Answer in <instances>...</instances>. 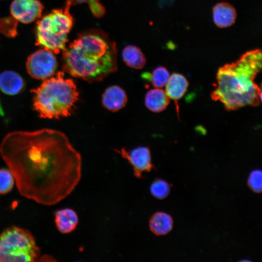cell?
<instances>
[{"instance_id":"8","label":"cell","mask_w":262,"mask_h":262,"mask_svg":"<svg viewBox=\"0 0 262 262\" xmlns=\"http://www.w3.org/2000/svg\"><path fill=\"white\" fill-rule=\"evenodd\" d=\"M114 150L128 161L132 167L134 176L137 179L144 178L143 173L150 172L154 168L150 150L147 147L139 146L129 151L124 148Z\"/></svg>"},{"instance_id":"18","label":"cell","mask_w":262,"mask_h":262,"mask_svg":"<svg viewBox=\"0 0 262 262\" xmlns=\"http://www.w3.org/2000/svg\"><path fill=\"white\" fill-rule=\"evenodd\" d=\"M170 76L167 69L162 66L156 67L151 74L146 73L142 75L144 79L149 80L152 86L157 88L165 86Z\"/></svg>"},{"instance_id":"22","label":"cell","mask_w":262,"mask_h":262,"mask_svg":"<svg viewBox=\"0 0 262 262\" xmlns=\"http://www.w3.org/2000/svg\"><path fill=\"white\" fill-rule=\"evenodd\" d=\"M247 184L254 192L259 193L262 189V172L261 170H253L249 174L247 180Z\"/></svg>"},{"instance_id":"3","label":"cell","mask_w":262,"mask_h":262,"mask_svg":"<svg viewBox=\"0 0 262 262\" xmlns=\"http://www.w3.org/2000/svg\"><path fill=\"white\" fill-rule=\"evenodd\" d=\"M261 68L262 52L258 49L247 51L235 62L220 67L212 99L220 101L227 111L260 105L262 91L254 80Z\"/></svg>"},{"instance_id":"14","label":"cell","mask_w":262,"mask_h":262,"mask_svg":"<svg viewBox=\"0 0 262 262\" xmlns=\"http://www.w3.org/2000/svg\"><path fill=\"white\" fill-rule=\"evenodd\" d=\"M213 19L215 24L221 28L231 26L235 21V9L227 2H222L216 4L213 10Z\"/></svg>"},{"instance_id":"6","label":"cell","mask_w":262,"mask_h":262,"mask_svg":"<svg viewBox=\"0 0 262 262\" xmlns=\"http://www.w3.org/2000/svg\"><path fill=\"white\" fill-rule=\"evenodd\" d=\"M40 255V249L30 231L12 226L0 234V262H33Z\"/></svg>"},{"instance_id":"16","label":"cell","mask_w":262,"mask_h":262,"mask_svg":"<svg viewBox=\"0 0 262 262\" xmlns=\"http://www.w3.org/2000/svg\"><path fill=\"white\" fill-rule=\"evenodd\" d=\"M165 92L159 88L152 89L146 95L145 103L150 111L159 113L166 109L170 103Z\"/></svg>"},{"instance_id":"19","label":"cell","mask_w":262,"mask_h":262,"mask_svg":"<svg viewBox=\"0 0 262 262\" xmlns=\"http://www.w3.org/2000/svg\"><path fill=\"white\" fill-rule=\"evenodd\" d=\"M149 190L153 196L159 199H163L169 194L170 187L166 180L156 179L151 183Z\"/></svg>"},{"instance_id":"7","label":"cell","mask_w":262,"mask_h":262,"mask_svg":"<svg viewBox=\"0 0 262 262\" xmlns=\"http://www.w3.org/2000/svg\"><path fill=\"white\" fill-rule=\"evenodd\" d=\"M58 66L54 53L45 49H40L28 58L26 66L28 73L37 80H46L54 74Z\"/></svg>"},{"instance_id":"11","label":"cell","mask_w":262,"mask_h":262,"mask_svg":"<svg viewBox=\"0 0 262 262\" xmlns=\"http://www.w3.org/2000/svg\"><path fill=\"white\" fill-rule=\"evenodd\" d=\"M79 221L77 213L69 208L58 210L54 213L56 227L63 234H68L75 230L79 224Z\"/></svg>"},{"instance_id":"5","label":"cell","mask_w":262,"mask_h":262,"mask_svg":"<svg viewBox=\"0 0 262 262\" xmlns=\"http://www.w3.org/2000/svg\"><path fill=\"white\" fill-rule=\"evenodd\" d=\"M67 0L64 9H55L37 21L36 43L54 53H59L66 47L67 34L73 19L70 14L71 6Z\"/></svg>"},{"instance_id":"4","label":"cell","mask_w":262,"mask_h":262,"mask_svg":"<svg viewBox=\"0 0 262 262\" xmlns=\"http://www.w3.org/2000/svg\"><path fill=\"white\" fill-rule=\"evenodd\" d=\"M32 92L34 109L43 118L68 116L79 98V92L74 81L66 78L64 72L60 71L44 80Z\"/></svg>"},{"instance_id":"10","label":"cell","mask_w":262,"mask_h":262,"mask_svg":"<svg viewBox=\"0 0 262 262\" xmlns=\"http://www.w3.org/2000/svg\"><path fill=\"white\" fill-rule=\"evenodd\" d=\"M127 96L124 90L118 85L107 88L102 96L103 106L108 110L116 112L123 108L127 102Z\"/></svg>"},{"instance_id":"20","label":"cell","mask_w":262,"mask_h":262,"mask_svg":"<svg viewBox=\"0 0 262 262\" xmlns=\"http://www.w3.org/2000/svg\"><path fill=\"white\" fill-rule=\"evenodd\" d=\"M15 180L11 172L8 169H0V195H4L13 188Z\"/></svg>"},{"instance_id":"13","label":"cell","mask_w":262,"mask_h":262,"mask_svg":"<svg viewBox=\"0 0 262 262\" xmlns=\"http://www.w3.org/2000/svg\"><path fill=\"white\" fill-rule=\"evenodd\" d=\"M186 78L181 74L174 73L170 76L166 84L165 93L170 99L175 103L176 110L179 116L178 100L183 96L188 86Z\"/></svg>"},{"instance_id":"1","label":"cell","mask_w":262,"mask_h":262,"mask_svg":"<svg viewBox=\"0 0 262 262\" xmlns=\"http://www.w3.org/2000/svg\"><path fill=\"white\" fill-rule=\"evenodd\" d=\"M0 155L19 194L44 205L64 199L82 178L81 154L58 130L10 132L0 144Z\"/></svg>"},{"instance_id":"9","label":"cell","mask_w":262,"mask_h":262,"mask_svg":"<svg viewBox=\"0 0 262 262\" xmlns=\"http://www.w3.org/2000/svg\"><path fill=\"white\" fill-rule=\"evenodd\" d=\"M43 8L38 0H14L10 6V13L16 21L29 23L40 17Z\"/></svg>"},{"instance_id":"23","label":"cell","mask_w":262,"mask_h":262,"mask_svg":"<svg viewBox=\"0 0 262 262\" xmlns=\"http://www.w3.org/2000/svg\"><path fill=\"white\" fill-rule=\"evenodd\" d=\"M1 105H0V112L1 113Z\"/></svg>"},{"instance_id":"2","label":"cell","mask_w":262,"mask_h":262,"mask_svg":"<svg viewBox=\"0 0 262 262\" xmlns=\"http://www.w3.org/2000/svg\"><path fill=\"white\" fill-rule=\"evenodd\" d=\"M62 51L64 72L86 82L101 81L117 70L116 45L100 30L80 33Z\"/></svg>"},{"instance_id":"17","label":"cell","mask_w":262,"mask_h":262,"mask_svg":"<svg viewBox=\"0 0 262 262\" xmlns=\"http://www.w3.org/2000/svg\"><path fill=\"white\" fill-rule=\"evenodd\" d=\"M122 57L126 65L132 68L142 69L146 64L145 55L139 48L134 45L125 47L122 51Z\"/></svg>"},{"instance_id":"15","label":"cell","mask_w":262,"mask_h":262,"mask_svg":"<svg viewBox=\"0 0 262 262\" xmlns=\"http://www.w3.org/2000/svg\"><path fill=\"white\" fill-rule=\"evenodd\" d=\"M173 221L172 217L163 212L154 213L149 220L150 230L155 235H164L172 229Z\"/></svg>"},{"instance_id":"21","label":"cell","mask_w":262,"mask_h":262,"mask_svg":"<svg viewBox=\"0 0 262 262\" xmlns=\"http://www.w3.org/2000/svg\"><path fill=\"white\" fill-rule=\"evenodd\" d=\"M71 5L82 3H88L92 13L96 17H102L105 13L104 6L99 0H68Z\"/></svg>"},{"instance_id":"12","label":"cell","mask_w":262,"mask_h":262,"mask_svg":"<svg viewBox=\"0 0 262 262\" xmlns=\"http://www.w3.org/2000/svg\"><path fill=\"white\" fill-rule=\"evenodd\" d=\"M25 82L17 72L6 70L0 74V90L4 94L16 95L25 88Z\"/></svg>"}]
</instances>
